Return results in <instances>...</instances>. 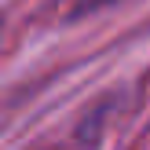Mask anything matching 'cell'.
Masks as SVG:
<instances>
[{"label": "cell", "mask_w": 150, "mask_h": 150, "mask_svg": "<svg viewBox=\"0 0 150 150\" xmlns=\"http://www.w3.org/2000/svg\"><path fill=\"white\" fill-rule=\"evenodd\" d=\"M110 4H117V0H77V4L70 7V18H84V15L99 11V7H110Z\"/></svg>", "instance_id": "cell-1"}]
</instances>
